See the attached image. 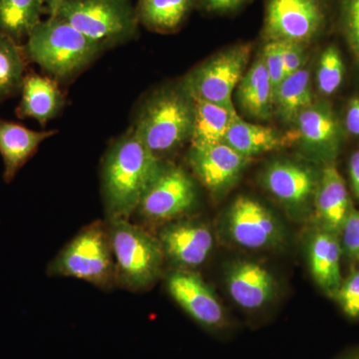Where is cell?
Here are the masks:
<instances>
[{
  "mask_svg": "<svg viewBox=\"0 0 359 359\" xmlns=\"http://www.w3.org/2000/svg\"><path fill=\"white\" fill-rule=\"evenodd\" d=\"M163 162L131 127L111 143L101 172L104 204L109 219H129L136 212Z\"/></svg>",
  "mask_w": 359,
  "mask_h": 359,
  "instance_id": "1",
  "label": "cell"
},
{
  "mask_svg": "<svg viewBox=\"0 0 359 359\" xmlns=\"http://www.w3.org/2000/svg\"><path fill=\"white\" fill-rule=\"evenodd\" d=\"M194 102L183 84L163 87L145 97L135 111L131 128L158 159L191 141Z\"/></svg>",
  "mask_w": 359,
  "mask_h": 359,
  "instance_id": "2",
  "label": "cell"
},
{
  "mask_svg": "<svg viewBox=\"0 0 359 359\" xmlns=\"http://www.w3.org/2000/svg\"><path fill=\"white\" fill-rule=\"evenodd\" d=\"M26 58L57 81H69L88 68L105 47L56 15L41 20L23 46Z\"/></svg>",
  "mask_w": 359,
  "mask_h": 359,
  "instance_id": "3",
  "label": "cell"
},
{
  "mask_svg": "<svg viewBox=\"0 0 359 359\" xmlns=\"http://www.w3.org/2000/svg\"><path fill=\"white\" fill-rule=\"evenodd\" d=\"M107 231L116 280L127 289L150 287L159 278L165 259L160 241L128 219H109Z\"/></svg>",
  "mask_w": 359,
  "mask_h": 359,
  "instance_id": "4",
  "label": "cell"
},
{
  "mask_svg": "<svg viewBox=\"0 0 359 359\" xmlns=\"http://www.w3.org/2000/svg\"><path fill=\"white\" fill-rule=\"evenodd\" d=\"M54 15L106 49L136 39L140 26L132 0H67Z\"/></svg>",
  "mask_w": 359,
  "mask_h": 359,
  "instance_id": "5",
  "label": "cell"
},
{
  "mask_svg": "<svg viewBox=\"0 0 359 359\" xmlns=\"http://www.w3.org/2000/svg\"><path fill=\"white\" fill-rule=\"evenodd\" d=\"M48 273L109 287L116 268L107 226L94 223L80 231L49 264Z\"/></svg>",
  "mask_w": 359,
  "mask_h": 359,
  "instance_id": "6",
  "label": "cell"
},
{
  "mask_svg": "<svg viewBox=\"0 0 359 359\" xmlns=\"http://www.w3.org/2000/svg\"><path fill=\"white\" fill-rule=\"evenodd\" d=\"M252 44L238 43L224 49L191 71L183 79L194 98L235 108L231 95L245 73Z\"/></svg>",
  "mask_w": 359,
  "mask_h": 359,
  "instance_id": "7",
  "label": "cell"
},
{
  "mask_svg": "<svg viewBox=\"0 0 359 359\" xmlns=\"http://www.w3.org/2000/svg\"><path fill=\"white\" fill-rule=\"evenodd\" d=\"M325 0H266L262 36L266 41L308 45L327 25Z\"/></svg>",
  "mask_w": 359,
  "mask_h": 359,
  "instance_id": "8",
  "label": "cell"
},
{
  "mask_svg": "<svg viewBox=\"0 0 359 359\" xmlns=\"http://www.w3.org/2000/svg\"><path fill=\"white\" fill-rule=\"evenodd\" d=\"M224 231L233 244L245 250H271L285 241L282 223L268 208L245 196H240L229 208Z\"/></svg>",
  "mask_w": 359,
  "mask_h": 359,
  "instance_id": "9",
  "label": "cell"
},
{
  "mask_svg": "<svg viewBox=\"0 0 359 359\" xmlns=\"http://www.w3.org/2000/svg\"><path fill=\"white\" fill-rule=\"evenodd\" d=\"M197 203L192 177L176 165L163 162L136 211L149 222L171 221L190 212Z\"/></svg>",
  "mask_w": 359,
  "mask_h": 359,
  "instance_id": "10",
  "label": "cell"
},
{
  "mask_svg": "<svg viewBox=\"0 0 359 359\" xmlns=\"http://www.w3.org/2000/svg\"><path fill=\"white\" fill-rule=\"evenodd\" d=\"M167 289L182 309L208 332L219 334L230 328L218 297L198 273L176 269L168 276Z\"/></svg>",
  "mask_w": 359,
  "mask_h": 359,
  "instance_id": "11",
  "label": "cell"
},
{
  "mask_svg": "<svg viewBox=\"0 0 359 359\" xmlns=\"http://www.w3.org/2000/svg\"><path fill=\"white\" fill-rule=\"evenodd\" d=\"M318 180L311 167L289 160L271 163L262 175L264 189L295 216L308 211Z\"/></svg>",
  "mask_w": 359,
  "mask_h": 359,
  "instance_id": "12",
  "label": "cell"
},
{
  "mask_svg": "<svg viewBox=\"0 0 359 359\" xmlns=\"http://www.w3.org/2000/svg\"><path fill=\"white\" fill-rule=\"evenodd\" d=\"M249 160L224 142L204 147L191 146L188 153L194 174L216 198L224 195L237 183Z\"/></svg>",
  "mask_w": 359,
  "mask_h": 359,
  "instance_id": "13",
  "label": "cell"
},
{
  "mask_svg": "<svg viewBox=\"0 0 359 359\" xmlns=\"http://www.w3.org/2000/svg\"><path fill=\"white\" fill-rule=\"evenodd\" d=\"M159 241L165 257L180 269L202 266L214 249L212 231L198 222L168 224L161 231Z\"/></svg>",
  "mask_w": 359,
  "mask_h": 359,
  "instance_id": "14",
  "label": "cell"
},
{
  "mask_svg": "<svg viewBox=\"0 0 359 359\" xmlns=\"http://www.w3.org/2000/svg\"><path fill=\"white\" fill-rule=\"evenodd\" d=\"M226 285L231 299L247 311H261L273 301L276 292L275 278L269 269L250 261L231 264Z\"/></svg>",
  "mask_w": 359,
  "mask_h": 359,
  "instance_id": "15",
  "label": "cell"
},
{
  "mask_svg": "<svg viewBox=\"0 0 359 359\" xmlns=\"http://www.w3.org/2000/svg\"><path fill=\"white\" fill-rule=\"evenodd\" d=\"M299 141L304 152L311 157L327 161L337 154L339 127L334 113L325 104H313L302 111L294 122Z\"/></svg>",
  "mask_w": 359,
  "mask_h": 359,
  "instance_id": "16",
  "label": "cell"
},
{
  "mask_svg": "<svg viewBox=\"0 0 359 359\" xmlns=\"http://www.w3.org/2000/svg\"><path fill=\"white\" fill-rule=\"evenodd\" d=\"M313 204L320 228L339 236L353 209L346 184L334 165L323 168Z\"/></svg>",
  "mask_w": 359,
  "mask_h": 359,
  "instance_id": "17",
  "label": "cell"
},
{
  "mask_svg": "<svg viewBox=\"0 0 359 359\" xmlns=\"http://www.w3.org/2000/svg\"><path fill=\"white\" fill-rule=\"evenodd\" d=\"M20 93L21 100L16 108V115L20 119L35 120L42 127L57 117L65 105V94L57 80L50 76L26 73Z\"/></svg>",
  "mask_w": 359,
  "mask_h": 359,
  "instance_id": "18",
  "label": "cell"
},
{
  "mask_svg": "<svg viewBox=\"0 0 359 359\" xmlns=\"http://www.w3.org/2000/svg\"><path fill=\"white\" fill-rule=\"evenodd\" d=\"M308 263L314 282L328 297H335L342 283L340 259L342 249L339 236L318 229L309 238Z\"/></svg>",
  "mask_w": 359,
  "mask_h": 359,
  "instance_id": "19",
  "label": "cell"
},
{
  "mask_svg": "<svg viewBox=\"0 0 359 359\" xmlns=\"http://www.w3.org/2000/svg\"><path fill=\"white\" fill-rule=\"evenodd\" d=\"M57 134L56 130L34 131L20 123L0 118V155L4 160V179L9 184L42 142Z\"/></svg>",
  "mask_w": 359,
  "mask_h": 359,
  "instance_id": "20",
  "label": "cell"
},
{
  "mask_svg": "<svg viewBox=\"0 0 359 359\" xmlns=\"http://www.w3.org/2000/svg\"><path fill=\"white\" fill-rule=\"evenodd\" d=\"M297 141L299 134L295 129L283 133L271 127L245 122L241 117L231 125L224 140L226 145L249 159L254 156L289 147Z\"/></svg>",
  "mask_w": 359,
  "mask_h": 359,
  "instance_id": "21",
  "label": "cell"
},
{
  "mask_svg": "<svg viewBox=\"0 0 359 359\" xmlns=\"http://www.w3.org/2000/svg\"><path fill=\"white\" fill-rule=\"evenodd\" d=\"M237 98L245 114L259 121H266L275 113V90L262 56L238 83Z\"/></svg>",
  "mask_w": 359,
  "mask_h": 359,
  "instance_id": "22",
  "label": "cell"
},
{
  "mask_svg": "<svg viewBox=\"0 0 359 359\" xmlns=\"http://www.w3.org/2000/svg\"><path fill=\"white\" fill-rule=\"evenodd\" d=\"M192 99L194 124L191 146L204 147L223 143L231 125L240 117L236 108L224 107L194 97Z\"/></svg>",
  "mask_w": 359,
  "mask_h": 359,
  "instance_id": "23",
  "label": "cell"
},
{
  "mask_svg": "<svg viewBox=\"0 0 359 359\" xmlns=\"http://www.w3.org/2000/svg\"><path fill=\"white\" fill-rule=\"evenodd\" d=\"M196 7V0H138L135 9L139 25L166 34L179 30Z\"/></svg>",
  "mask_w": 359,
  "mask_h": 359,
  "instance_id": "24",
  "label": "cell"
},
{
  "mask_svg": "<svg viewBox=\"0 0 359 359\" xmlns=\"http://www.w3.org/2000/svg\"><path fill=\"white\" fill-rule=\"evenodd\" d=\"M313 104L309 69L285 77L275 91V114L285 124H294L302 111Z\"/></svg>",
  "mask_w": 359,
  "mask_h": 359,
  "instance_id": "25",
  "label": "cell"
},
{
  "mask_svg": "<svg viewBox=\"0 0 359 359\" xmlns=\"http://www.w3.org/2000/svg\"><path fill=\"white\" fill-rule=\"evenodd\" d=\"M42 14L43 0H0V33L21 45L41 21Z\"/></svg>",
  "mask_w": 359,
  "mask_h": 359,
  "instance_id": "26",
  "label": "cell"
},
{
  "mask_svg": "<svg viewBox=\"0 0 359 359\" xmlns=\"http://www.w3.org/2000/svg\"><path fill=\"white\" fill-rule=\"evenodd\" d=\"M26 60L23 46L0 33V103L20 93Z\"/></svg>",
  "mask_w": 359,
  "mask_h": 359,
  "instance_id": "27",
  "label": "cell"
},
{
  "mask_svg": "<svg viewBox=\"0 0 359 359\" xmlns=\"http://www.w3.org/2000/svg\"><path fill=\"white\" fill-rule=\"evenodd\" d=\"M344 74V65L339 51L334 46L327 47L318 62L316 81L323 95L330 96L339 88Z\"/></svg>",
  "mask_w": 359,
  "mask_h": 359,
  "instance_id": "28",
  "label": "cell"
},
{
  "mask_svg": "<svg viewBox=\"0 0 359 359\" xmlns=\"http://www.w3.org/2000/svg\"><path fill=\"white\" fill-rule=\"evenodd\" d=\"M340 25L349 48L359 63V0H342Z\"/></svg>",
  "mask_w": 359,
  "mask_h": 359,
  "instance_id": "29",
  "label": "cell"
},
{
  "mask_svg": "<svg viewBox=\"0 0 359 359\" xmlns=\"http://www.w3.org/2000/svg\"><path fill=\"white\" fill-rule=\"evenodd\" d=\"M335 299L347 318L351 320L359 318V271H354L346 280H342Z\"/></svg>",
  "mask_w": 359,
  "mask_h": 359,
  "instance_id": "30",
  "label": "cell"
},
{
  "mask_svg": "<svg viewBox=\"0 0 359 359\" xmlns=\"http://www.w3.org/2000/svg\"><path fill=\"white\" fill-rule=\"evenodd\" d=\"M266 70L271 77L273 90L285 79V65H283V41H266L262 51Z\"/></svg>",
  "mask_w": 359,
  "mask_h": 359,
  "instance_id": "31",
  "label": "cell"
},
{
  "mask_svg": "<svg viewBox=\"0 0 359 359\" xmlns=\"http://www.w3.org/2000/svg\"><path fill=\"white\" fill-rule=\"evenodd\" d=\"M340 235L342 252L349 259H359V210L351 211Z\"/></svg>",
  "mask_w": 359,
  "mask_h": 359,
  "instance_id": "32",
  "label": "cell"
},
{
  "mask_svg": "<svg viewBox=\"0 0 359 359\" xmlns=\"http://www.w3.org/2000/svg\"><path fill=\"white\" fill-rule=\"evenodd\" d=\"M308 45L294 41H283V65L285 78L302 69L306 63V48Z\"/></svg>",
  "mask_w": 359,
  "mask_h": 359,
  "instance_id": "33",
  "label": "cell"
},
{
  "mask_svg": "<svg viewBox=\"0 0 359 359\" xmlns=\"http://www.w3.org/2000/svg\"><path fill=\"white\" fill-rule=\"evenodd\" d=\"M249 2L250 0H196V6L205 13L224 15L237 13Z\"/></svg>",
  "mask_w": 359,
  "mask_h": 359,
  "instance_id": "34",
  "label": "cell"
},
{
  "mask_svg": "<svg viewBox=\"0 0 359 359\" xmlns=\"http://www.w3.org/2000/svg\"><path fill=\"white\" fill-rule=\"evenodd\" d=\"M346 125L349 133L359 136V98L353 99L347 108Z\"/></svg>",
  "mask_w": 359,
  "mask_h": 359,
  "instance_id": "35",
  "label": "cell"
},
{
  "mask_svg": "<svg viewBox=\"0 0 359 359\" xmlns=\"http://www.w3.org/2000/svg\"><path fill=\"white\" fill-rule=\"evenodd\" d=\"M349 177L353 194L359 198V151L354 153L349 161Z\"/></svg>",
  "mask_w": 359,
  "mask_h": 359,
  "instance_id": "36",
  "label": "cell"
},
{
  "mask_svg": "<svg viewBox=\"0 0 359 359\" xmlns=\"http://www.w3.org/2000/svg\"><path fill=\"white\" fill-rule=\"evenodd\" d=\"M65 1L67 0H43L45 14L48 16L54 15L61 4H65Z\"/></svg>",
  "mask_w": 359,
  "mask_h": 359,
  "instance_id": "37",
  "label": "cell"
},
{
  "mask_svg": "<svg viewBox=\"0 0 359 359\" xmlns=\"http://www.w3.org/2000/svg\"><path fill=\"white\" fill-rule=\"evenodd\" d=\"M337 359H359V347L346 351V353L342 354Z\"/></svg>",
  "mask_w": 359,
  "mask_h": 359,
  "instance_id": "38",
  "label": "cell"
}]
</instances>
